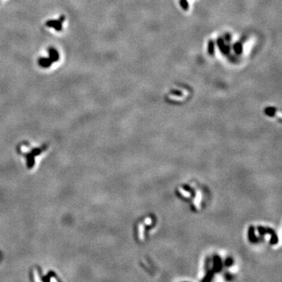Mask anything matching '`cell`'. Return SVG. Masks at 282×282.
<instances>
[{"mask_svg": "<svg viewBox=\"0 0 282 282\" xmlns=\"http://www.w3.org/2000/svg\"><path fill=\"white\" fill-rule=\"evenodd\" d=\"M46 149V146H43L40 148L31 147L27 143H20L17 146V153L24 156L27 160V166L28 168H31L35 165V157L45 151Z\"/></svg>", "mask_w": 282, "mask_h": 282, "instance_id": "1", "label": "cell"}, {"mask_svg": "<svg viewBox=\"0 0 282 282\" xmlns=\"http://www.w3.org/2000/svg\"><path fill=\"white\" fill-rule=\"evenodd\" d=\"M217 43H218V46H219V49H221V52L224 54H226L228 53V47L224 44V42L221 38L218 39L217 40Z\"/></svg>", "mask_w": 282, "mask_h": 282, "instance_id": "2", "label": "cell"}, {"mask_svg": "<svg viewBox=\"0 0 282 282\" xmlns=\"http://www.w3.org/2000/svg\"><path fill=\"white\" fill-rule=\"evenodd\" d=\"M208 51H209V55H213L215 53V44L213 40H210L209 43V46H208Z\"/></svg>", "mask_w": 282, "mask_h": 282, "instance_id": "3", "label": "cell"}, {"mask_svg": "<svg viewBox=\"0 0 282 282\" xmlns=\"http://www.w3.org/2000/svg\"><path fill=\"white\" fill-rule=\"evenodd\" d=\"M234 51L237 54H240L242 52V46L240 43H237L234 46Z\"/></svg>", "mask_w": 282, "mask_h": 282, "instance_id": "4", "label": "cell"}, {"mask_svg": "<svg viewBox=\"0 0 282 282\" xmlns=\"http://www.w3.org/2000/svg\"><path fill=\"white\" fill-rule=\"evenodd\" d=\"M180 6L184 9V10H188L189 9V4L187 2V0H180Z\"/></svg>", "mask_w": 282, "mask_h": 282, "instance_id": "5", "label": "cell"}, {"mask_svg": "<svg viewBox=\"0 0 282 282\" xmlns=\"http://www.w3.org/2000/svg\"><path fill=\"white\" fill-rule=\"evenodd\" d=\"M1 257H2V255H1V253H0V261H1Z\"/></svg>", "mask_w": 282, "mask_h": 282, "instance_id": "6", "label": "cell"}]
</instances>
